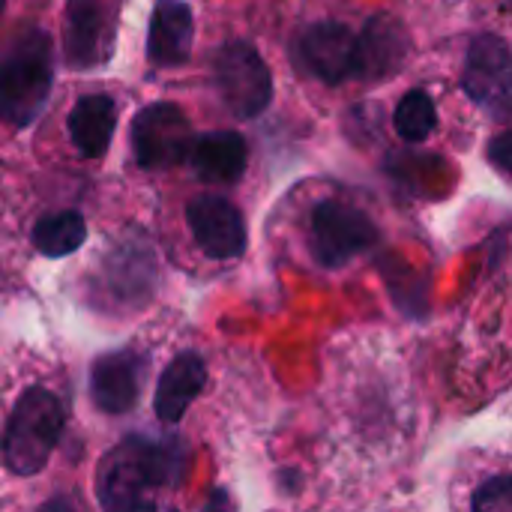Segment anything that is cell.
Instances as JSON below:
<instances>
[{"label":"cell","mask_w":512,"mask_h":512,"mask_svg":"<svg viewBox=\"0 0 512 512\" xmlns=\"http://www.w3.org/2000/svg\"><path fill=\"white\" fill-rule=\"evenodd\" d=\"M168 480V456L159 444L129 438L99 468V504L105 512H150L153 492Z\"/></svg>","instance_id":"3957f363"},{"label":"cell","mask_w":512,"mask_h":512,"mask_svg":"<svg viewBox=\"0 0 512 512\" xmlns=\"http://www.w3.org/2000/svg\"><path fill=\"white\" fill-rule=\"evenodd\" d=\"M63 429H66V402L51 387L42 384L27 387L15 399L3 426V438H0L3 468L21 480L42 474L63 438Z\"/></svg>","instance_id":"6da1fadb"},{"label":"cell","mask_w":512,"mask_h":512,"mask_svg":"<svg viewBox=\"0 0 512 512\" xmlns=\"http://www.w3.org/2000/svg\"><path fill=\"white\" fill-rule=\"evenodd\" d=\"M42 512H72V507H69L66 501H60V498H57V501L45 504V507H42Z\"/></svg>","instance_id":"7402d4cb"},{"label":"cell","mask_w":512,"mask_h":512,"mask_svg":"<svg viewBox=\"0 0 512 512\" xmlns=\"http://www.w3.org/2000/svg\"><path fill=\"white\" fill-rule=\"evenodd\" d=\"M204 381H207L204 360L192 351L177 354L156 384V396H153L156 417L162 423H177L186 414V408L198 399V393L204 390Z\"/></svg>","instance_id":"9a60e30c"},{"label":"cell","mask_w":512,"mask_h":512,"mask_svg":"<svg viewBox=\"0 0 512 512\" xmlns=\"http://www.w3.org/2000/svg\"><path fill=\"white\" fill-rule=\"evenodd\" d=\"M117 36V0H69L63 48L75 69L108 63Z\"/></svg>","instance_id":"ba28073f"},{"label":"cell","mask_w":512,"mask_h":512,"mask_svg":"<svg viewBox=\"0 0 512 512\" xmlns=\"http://www.w3.org/2000/svg\"><path fill=\"white\" fill-rule=\"evenodd\" d=\"M396 132L402 141H411V144H420L426 141L432 132H435V123H438V111H435V102L429 93L423 90H408L402 96V102L396 105Z\"/></svg>","instance_id":"ac0fdd59"},{"label":"cell","mask_w":512,"mask_h":512,"mask_svg":"<svg viewBox=\"0 0 512 512\" xmlns=\"http://www.w3.org/2000/svg\"><path fill=\"white\" fill-rule=\"evenodd\" d=\"M462 87L474 105H480L495 120L512 117V51L501 36L483 33L471 42Z\"/></svg>","instance_id":"8992f818"},{"label":"cell","mask_w":512,"mask_h":512,"mask_svg":"<svg viewBox=\"0 0 512 512\" xmlns=\"http://www.w3.org/2000/svg\"><path fill=\"white\" fill-rule=\"evenodd\" d=\"M195 138L189 117L174 102H156L138 111L132 123V147L141 168H171L189 159Z\"/></svg>","instance_id":"52a82bcc"},{"label":"cell","mask_w":512,"mask_h":512,"mask_svg":"<svg viewBox=\"0 0 512 512\" xmlns=\"http://www.w3.org/2000/svg\"><path fill=\"white\" fill-rule=\"evenodd\" d=\"M186 222L201 252L213 261H234L246 252V222L228 198L198 195L186 207Z\"/></svg>","instance_id":"9c48e42d"},{"label":"cell","mask_w":512,"mask_h":512,"mask_svg":"<svg viewBox=\"0 0 512 512\" xmlns=\"http://www.w3.org/2000/svg\"><path fill=\"white\" fill-rule=\"evenodd\" d=\"M84 240H87V225H84V216L75 210L48 213L33 228V246L45 258H66L75 249H81Z\"/></svg>","instance_id":"e0dca14e"},{"label":"cell","mask_w":512,"mask_h":512,"mask_svg":"<svg viewBox=\"0 0 512 512\" xmlns=\"http://www.w3.org/2000/svg\"><path fill=\"white\" fill-rule=\"evenodd\" d=\"M357 36L339 21H321L297 39V63L324 84H339L354 75Z\"/></svg>","instance_id":"30bf717a"},{"label":"cell","mask_w":512,"mask_h":512,"mask_svg":"<svg viewBox=\"0 0 512 512\" xmlns=\"http://www.w3.org/2000/svg\"><path fill=\"white\" fill-rule=\"evenodd\" d=\"M249 162V144L240 132H207L195 138L189 150V165L198 180L225 186L243 177Z\"/></svg>","instance_id":"4fadbf2b"},{"label":"cell","mask_w":512,"mask_h":512,"mask_svg":"<svg viewBox=\"0 0 512 512\" xmlns=\"http://www.w3.org/2000/svg\"><path fill=\"white\" fill-rule=\"evenodd\" d=\"M141 363L129 351L105 354L90 369V396L105 414H126L138 405Z\"/></svg>","instance_id":"7c38bea8"},{"label":"cell","mask_w":512,"mask_h":512,"mask_svg":"<svg viewBox=\"0 0 512 512\" xmlns=\"http://www.w3.org/2000/svg\"><path fill=\"white\" fill-rule=\"evenodd\" d=\"M117 108L108 96H84L69 114V138L84 156H102L114 138Z\"/></svg>","instance_id":"2e32d148"},{"label":"cell","mask_w":512,"mask_h":512,"mask_svg":"<svg viewBox=\"0 0 512 512\" xmlns=\"http://www.w3.org/2000/svg\"><path fill=\"white\" fill-rule=\"evenodd\" d=\"M225 504H228V495H225V492H213V498H210V504H207V510L204 512H222L225 510Z\"/></svg>","instance_id":"44dd1931"},{"label":"cell","mask_w":512,"mask_h":512,"mask_svg":"<svg viewBox=\"0 0 512 512\" xmlns=\"http://www.w3.org/2000/svg\"><path fill=\"white\" fill-rule=\"evenodd\" d=\"M465 512H512V471H492L477 480Z\"/></svg>","instance_id":"d6986e66"},{"label":"cell","mask_w":512,"mask_h":512,"mask_svg":"<svg viewBox=\"0 0 512 512\" xmlns=\"http://www.w3.org/2000/svg\"><path fill=\"white\" fill-rule=\"evenodd\" d=\"M408 51H411V39L402 21H396L393 15H375L372 21H366L363 33L357 36L351 78H360L369 84L384 81L402 69Z\"/></svg>","instance_id":"8fae6325"},{"label":"cell","mask_w":512,"mask_h":512,"mask_svg":"<svg viewBox=\"0 0 512 512\" xmlns=\"http://www.w3.org/2000/svg\"><path fill=\"white\" fill-rule=\"evenodd\" d=\"M192 9L183 0H159L150 18L147 54L156 66H180L192 54Z\"/></svg>","instance_id":"5bb4252c"},{"label":"cell","mask_w":512,"mask_h":512,"mask_svg":"<svg viewBox=\"0 0 512 512\" xmlns=\"http://www.w3.org/2000/svg\"><path fill=\"white\" fill-rule=\"evenodd\" d=\"M489 159L498 171H504L507 177H512V129L501 132L492 144H489Z\"/></svg>","instance_id":"ffe728a7"},{"label":"cell","mask_w":512,"mask_h":512,"mask_svg":"<svg viewBox=\"0 0 512 512\" xmlns=\"http://www.w3.org/2000/svg\"><path fill=\"white\" fill-rule=\"evenodd\" d=\"M375 243H378V228L369 219V213H363L360 207L342 198H327L312 210L309 249L321 267L339 270L351 264L357 255L369 252Z\"/></svg>","instance_id":"277c9868"},{"label":"cell","mask_w":512,"mask_h":512,"mask_svg":"<svg viewBox=\"0 0 512 512\" xmlns=\"http://www.w3.org/2000/svg\"><path fill=\"white\" fill-rule=\"evenodd\" d=\"M213 81L225 108L240 117H258L273 99V78L261 54L249 42H228L213 57Z\"/></svg>","instance_id":"5b68a950"},{"label":"cell","mask_w":512,"mask_h":512,"mask_svg":"<svg viewBox=\"0 0 512 512\" xmlns=\"http://www.w3.org/2000/svg\"><path fill=\"white\" fill-rule=\"evenodd\" d=\"M54 81V51L42 30L21 33L0 60V117L30 126L48 102Z\"/></svg>","instance_id":"7a4b0ae2"},{"label":"cell","mask_w":512,"mask_h":512,"mask_svg":"<svg viewBox=\"0 0 512 512\" xmlns=\"http://www.w3.org/2000/svg\"><path fill=\"white\" fill-rule=\"evenodd\" d=\"M3 6H6V0H0V12H3Z\"/></svg>","instance_id":"603a6c76"}]
</instances>
